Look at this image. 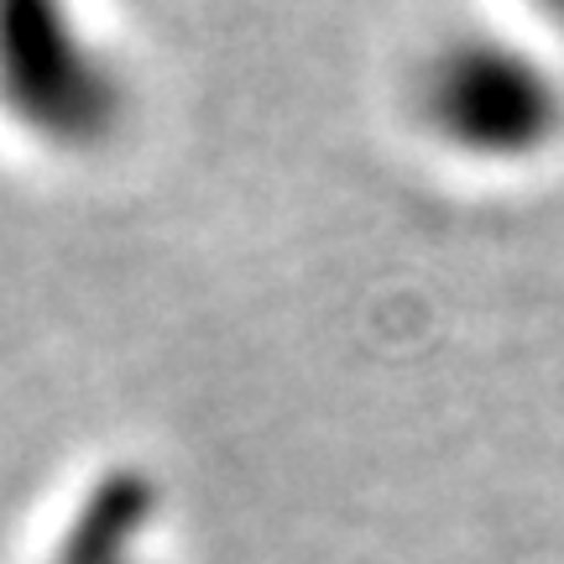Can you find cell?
Segmentation results:
<instances>
[{
	"label": "cell",
	"mask_w": 564,
	"mask_h": 564,
	"mask_svg": "<svg viewBox=\"0 0 564 564\" xmlns=\"http://www.w3.org/2000/svg\"><path fill=\"white\" fill-rule=\"evenodd\" d=\"M137 84L84 0H0V121L53 158H100L131 131Z\"/></svg>",
	"instance_id": "cell-1"
},
{
	"label": "cell",
	"mask_w": 564,
	"mask_h": 564,
	"mask_svg": "<svg viewBox=\"0 0 564 564\" xmlns=\"http://www.w3.org/2000/svg\"><path fill=\"white\" fill-rule=\"evenodd\" d=\"M528 6H533V11H539V17H544V21H554V26H564V0H528Z\"/></svg>",
	"instance_id": "cell-3"
},
{
	"label": "cell",
	"mask_w": 564,
	"mask_h": 564,
	"mask_svg": "<svg viewBox=\"0 0 564 564\" xmlns=\"http://www.w3.org/2000/svg\"><path fill=\"white\" fill-rule=\"evenodd\" d=\"M413 116L476 167H528L564 141V74L507 32H455L413 74Z\"/></svg>",
	"instance_id": "cell-2"
}]
</instances>
